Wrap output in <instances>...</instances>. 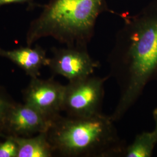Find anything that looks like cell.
<instances>
[{
	"mask_svg": "<svg viewBox=\"0 0 157 157\" xmlns=\"http://www.w3.org/2000/svg\"><path fill=\"white\" fill-rule=\"evenodd\" d=\"M108 62L110 75L119 89V98L110 116L121 120L157 75V0L138 13L124 15Z\"/></svg>",
	"mask_w": 157,
	"mask_h": 157,
	"instance_id": "1",
	"label": "cell"
},
{
	"mask_svg": "<svg viewBox=\"0 0 157 157\" xmlns=\"http://www.w3.org/2000/svg\"><path fill=\"white\" fill-rule=\"evenodd\" d=\"M114 121L102 113L89 117H62L54 121L48 138L54 152L66 157H122L124 141Z\"/></svg>",
	"mask_w": 157,
	"mask_h": 157,
	"instance_id": "2",
	"label": "cell"
},
{
	"mask_svg": "<svg viewBox=\"0 0 157 157\" xmlns=\"http://www.w3.org/2000/svg\"><path fill=\"white\" fill-rule=\"evenodd\" d=\"M108 10L106 0H50L30 23L27 44L51 37L67 46L87 47L98 17Z\"/></svg>",
	"mask_w": 157,
	"mask_h": 157,
	"instance_id": "3",
	"label": "cell"
},
{
	"mask_svg": "<svg viewBox=\"0 0 157 157\" xmlns=\"http://www.w3.org/2000/svg\"><path fill=\"white\" fill-rule=\"evenodd\" d=\"M108 78L91 75L69 81L65 86L62 111L72 117H89L102 113L104 84Z\"/></svg>",
	"mask_w": 157,
	"mask_h": 157,
	"instance_id": "4",
	"label": "cell"
},
{
	"mask_svg": "<svg viewBox=\"0 0 157 157\" xmlns=\"http://www.w3.org/2000/svg\"><path fill=\"white\" fill-rule=\"evenodd\" d=\"M48 67L53 73L73 81L92 75L99 62L94 60L87 47L67 46L54 48Z\"/></svg>",
	"mask_w": 157,
	"mask_h": 157,
	"instance_id": "5",
	"label": "cell"
},
{
	"mask_svg": "<svg viewBox=\"0 0 157 157\" xmlns=\"http://www.w3.org/2000/svg\"><path fill=\"white\" fill-rule=\"evenodd\" d=\"M65 86L52 79L32 78L25 91V104L55 120L62 111Z\"/></svg>",
	"mask_w": 157,
	"mask_h": 157,
	"instance_id": "6",
	"label": "cell"
},
{
	"mask_svg": "<svg viewBox=\"0 0 157 157\" xmlns=\"http://www.w3.org/2000/svg\"><path fill=\"white\" fill-rule=\"evenodd\" d=\"M54 121L27 104H11L2 127H5L15 136L39 134L48 132Z\"/></svg>",
	"mask_w": 157,
	"mask_h": 157,
	"instance_id": "7",
	"label": "cell"
},
{
	"mask_svg": "<svg viewBox=\"0 0 157 157\" xmlns=\"http://www.w3.org/2000/svg\"><path fill=\"white\" fill-rule=\"evenodd\" d=\"M0 57L5 58L22 69L32 78H37L41 67L48 66L50 58L45 51L40 46L32 48L30 46L12 50L0 47Z\"/></svg>",
	"mask_w": 157,
	"mask_h": 157,
	"instance_id": "8",
	"label": "cell"
},
{
	"mask_svg": "<svg viewBox=\"0 0 157 157\" xmlns=\"http://www.w3.org/2000/svg\"><path fill=\"white\" fill-rule=\"evenodd\" d=\"M17 142V157H50L54 151L47 133H40L33 137L12 136Z\"/></svg>",
	"mask_w": 157,
	"mask_h": 157,
	"instance_id": "9",
	"label": "cell"
},
{
	"mask_svg": "<svg viewBox=\"0 0 157 157\" xmlns=\"http://www.w3.org/2000/svg\"><path fill=\"white\" fill-rule=\"evenodd\" d=\"M157 143V135L155 130L144 132L137 135L132 143L126 146L122 157H151Z\"/></svg>",
	"mask_w": 157,
	"mask_h": 157,
	"instance_id": "10",
	"label": "cell"
},
{
	"mask_svg": "<svg viewBox=\"0 0 157 157\" xmlns=\"http://www.w3.org/2000/svg\"><path fill=\"white\" fill-rule=\"evenodd\" d=\"M17 142L12 136L0 143V157H17Z\"/></svg>",
	"mask_w": 157,
	"mask_h": 157,
	"instance_id": "11",
	"label": "cell"
},
{
	"mask_svg": "<svg viewBox=\"0 0 157 157\" xmlns=\"http://www.w3.org/2000/svg\"><path fill=\"white\" fill-rule=\"evenodd\" d=\"M11 104L0 94V127H2L7 111Z\"/></svg>",
	"mask_w": 157,
	"mask_h": 157,
	"instance_id": "12",
	"label": "cell"
},
{
	"mask_svg": "<svg viewBox=\"0 0 157 157\" xmlns=\"http://www.w3.org/2000/svg\"><path fill=\"white\" fill-rule=\"evenodd\" d=\"M30 2H32V0H0V7L15 3L25 4Z\"/></svg>",
	"mask_w": 157,
	"mask_h": 157,
	"instance_id": "13",
	"label": "cell"
},
{
	"mask_svg": "<svg viewBox=\"0 0 157 157\" xmlns=\"http://www.w3.org/2000/svg\"><path fill=\"white\" fill-rule=\"evenodd\" d=\"M152 114H153V118H154V121H155V129L154 130L156 132L157 135V108L154 110Z\"/></svg>",
	"mask_w": 157,
	"mask_h": 157,
	"instance_id": "14",
	"label": "cell"
}]
</instances>
